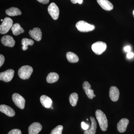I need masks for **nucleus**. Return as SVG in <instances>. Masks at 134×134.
<instances>
[{
	"mask_svg": "<svg viewBox=\"0 0 134 134\" xmlns=\"http://www.w3.org/2000/svg\"><path fill=\"white\" fill-rule=\"evenodd\" d=\"M96 116L100 129L103 131H106L108 128V122L105 114L101 110H98L96 111Z\"/></svg>",
	"mask_w": 134,
	"mask_h": 134,
	"instance_id": "obj_1",
	"label": "nucleus"
},
{
	"mask_svg": "<svg viewBox=\"0 0 134 134\" xmlns=\"http://www.w3.org/2000/svg\"><path fill=\"white\" fill-rule=\"evenodd\" d=\"M33 72L32 67L29 65L23 66L19 68L18 75L20 78L25 80L29 79Z\"/></svg>",
	"mask_w": 134,
	"mask_h": 134,
	"instance_id": "obj_2",
	"label": "nucleus"
},
{
	"mask_svg": "<svg viewBox=\"0 0 134 134\" xmlns=\"http://www.w3.org/2000/svg\"><path fill=\"white\" fill-rule=\"evenodd\" d=\"M76 26L77 30L81 32L92 31L95 28L94 25L89 24L83 21H80L77 22L76 24Z\"/></svg>",
	"mask_w": 134,
	"mask_h": 134,
	"instance_id": "obj_3",
	"label": "nucleus"
},
{
	"mask_svg": "<svg viewBox=\"0 0 134 134\" xmlns=\"http://www.w3.org/2000/svg\"><path fill=\"white\" fill-rule=\"evenodd\" d=\"M13 21L9 17L5 18L0 26V32L4 34L7 33L12 28L13 24Z\"/></svg>",
	"mask_w": 134,
	"mask_h": 134,
	"instance_id": "obj_4",
	"label": "nucleus"
},
{
	"mask_svg": "<svg viewBox=\"0 0 134 134\" xmlns=\"http://www.w3.org/2000/svg\"><path fill=\"white\" fill-rule=\"evenodd\" d=\"M106 48V44L103 41H98L92 46V51L97 55L101 54L105 51Z\"/></svg>",
	"mask_w": 134,
	"mask_h": 134,
	"instance_id": "obj_5",
	"label": "nucleus"
},
{
	"mask_svg": "<svg viewBox=\"0 0 134 134\" xmlns=\"http://www.w3.org/2000/svg\"><path fill=\"white\" fill-rule=\"evenodd\" d=\"M12 99L15 105L18 108L21 109H24L25 100L20 94L16 93H14L12 95Z\"/></svg>",
	"mask_w": 134,
	"mask_h": 134,
	"instance_id": "obj_6",
	"label": "nucleus"
},
{
	"mask_svg": "<svg viewBox=\"0 0 134 134\" xmlns=\"http://www.w3.org/2000/svg\"><path fill=\"white\" fill-rule=\"evenodd\" d=\"M48 11L53 19L57 20L59 18V10L58 7L54 3H52L48 6Z\"/></svg>",
	"mask_w": 134,
	"mask_h": 134,
	"instance_id": "obj_7",
	"label": "nucleus"
},
{
	"mask_svg": "<svg viewBox=\"0 0 134 134\" xmlns=\"http://www.w3.org/2000/svg\"><path fill=\"white\" fill-rule=\"evenodd\" d=\"M14 71L12 69H9L1 72L0 74V80L6 82H9L12 80L14 75Z\"/></svg>",
	"mask_w": 134,
	"mask_h": 134,
	"instance_id": "obj_8",
	"label": "nucleus"
},
{
	"mask_svg": "<svg viewBox=\"0 0 134 134\" xmlns=\"http://www.w3.org/2000/svg\"><path fill=\"white\" fill-rule=\"evenodd\" d=\"M83 88L88 98L92 99L93 97H96V95L94 94V91L92 89H91V86L88 82H84L83 84Z\"/></svg>",
	"mask_w": 134,
	"mask_h": 134,
	"instance_id": "obj_9",
	"label": "nucleus"
},
{
	"mask_svg": "<svg viewBox=\"0 0 134 134\" xmlns=\"http://www.w3.org/2000/svg\"><path fill=\"white\" fill-rule=\"evenodd\" d=\"M120 92L119 89L115 86L110 87L109 91V96L111 100L113 102L117 101L119 97Z\"/></svg>",
	"mask_w": 134,
	"mask_h": 134,
	"instance_id": "obj_10",
	"label": "nucleus"
},
{
	"mask_svg": "<svg viewBox=\"0 0 134 134\" xmlns=\"http://www.w3.org/2000/svg\"><path fill=\"white\" fill-rule=\"evenodd\" d=\"M1 42L3 45L5 46L12 47L14 46L15 41L12 36L9 35H6L3 36L1 38Z\"/></svg>",
	"mask_w": 134,
	"mask_h": 134,
	"instance_id": "obj_11",
	"label": "nucleus"
},
{
	"mask_svg": "<svg viewBox=\"0 0 134 134\" xmlns=\"http://www.w3.org/2000/svg\"><path fill=\"white\" fill-rule=\"evenodd\" d=\"M30 36L36 41H39L42 38V32L38 28H34L32 30H30L29 32Z\"/></svg>",
	"mask_w": 134,
	"mask_h": 134,
	"instance_id": "obj_12",
	"label": "nucleus"
},
{
	"mask_svg": "<svg viewBox=\"0 0 134 134\" xmlns=\"http://www.w3.org/2000/svg\"><path fill=\"white\" fill-rule=\"evenodd\" d=\"M42 126L40 123L34 122L30 125L29 128V134H38L42 130Z\"/></svg>",
	"mask_w": 134,
	"mask_h": 134,
	"instance_id": "obj_13",
	"label": "nucleus"
},
{
	"mask_svg": "<svg viewBox=\"0 0 134 134\" xmlns=\"http://www.w3.org/2000/svg\"><path fill=\"white\" fill-rule=\"evenodd\" d=\"M129 123L128 119L123 118L119 121L117 125V129L120 133H123L126 131L127 127Z\"/></svg>",
	"mask_w": 134,
	"mask_h": 134,
	"instance_id": "obj_14",
	"label": "nucleus"
},
{
	"mask_svg": "<svg viewBox=\"0 0 134 134\" xmlns=\"http://www.w3.org/2000/svg\"><path fill=\"white\" fill-rule=\"evenodd\" d=\"M0 111L9 117H13L15 114L14 110L11 107L6 105H0Z\"/></svg>",
	"mask_w": 134,
	"mask_h": 134,
	"instance_id": "obj_15",
	"label": "nucleus"
},
{
	"mask_svg": "<svg viewBox=\"0 0 134 134\" xmlns=\"http://www.w3.org/2000/svg\"><path fill=\"white\" fill-rule=\"evenodd\" d=\"M98 3L103 9L107 11H110L113 9L112 3L108 0H97Z\"/></svg>",
	"mask_w": 134,
	"mask_h": 134,
	"instance_id": "obj_16",
	"label": "nucleus"
},
{
	"mask_svg": "<svg viewBox=\"0 0 134 134\" xmlns=\"http://www.w3.org/2000/svg\"><path fill=\"white\" fill-rule=\"evenodd\" d=\"M40 101L41 104L45 108H49L52 107L53 101L48 96L43 95L40 97Z\"/></svg>",
	"mask_w": 134,
	"mask_h": 134,
	"instance_id": "obj_17",
	"label": "nucleus"
},
{
	"mask_svg": "<svg viewBox=\"0 0 134 134\" xmlns=\"http://www.w3.org/2000/svg\"><path fill=\"white\" fill-rule=\"evenodd\" d=\"M90 119L91 121V127L90 129L85 130L84 132V134H96L97 127V122L94 117H91Z\"/></svg>",
	"mask_w": 134,
	"mask_h": 134,
	"instance_id": "obj_18",
	"label": "nucleus"
},
{
	"mask_svg": "<svg viewBox=\"0 0 134 134\" xmlns=\"http://www.w3.org/2000/svg\"><path fill=\"white\" fill-rule=\"evenodd\" d=\"M59 75L55 72H51L47 75L46 78L47 82L48 83H53L58 81Z\"/></svg>",
	"mask_w": 134,
	"mask_h": 134,
	"instance_id": "obj_19",
	"label": "nucleus"
},
{
	"mask_svg": "<svg viewBox=\"0 0 134 134\" xmlns=\"http://www.w3.org/2000/svg\"><path fill=\"white\" fill-rule=\"evenodd\" d=\"M11 30L13 34L15 36H18L21 34L24 33V30L18 23H15L13 24V26L11 28Z\"/></svg>",
	"mask_w": 134,
	"mask_h": 134,
	"instance_id": "obj_20",
	"label": "nucleus"
},
{
	"mask_svg": "<svg viewBox=\"0 0 134 134\" xmlns=\"http://www.w3.org/2000/svg\"><path fill=\"white\" fill-rule=\"evenodd\" d=\"M6 13L10 16H15L21 14L22 13L20 10L18 8L12 7L6 10Z\"/></svg>",
	"mask_w": 134,
	"mask_h": 134,
	"instance_id": "obj_21",
	"label": "nucleus"
},
{
	"mask_svg": "<svg viewBox=\"0 0 134 134\" xmlns=\"http://www.w3.org/2000/svg\"><path fill=\"white\" fill-rule=\"evenodd\" d=\"M66 56L68 61L71 63H75L78 62L79 61V58L77 55L72 52L67 53Z\"/></svg>",
	"mask_w": 134,
	"mask_h": 134,
	"instance_id": "obj_22",
	"label": "nucleus"
},
{
	"mask_svg": "<svg viewBox=\"0 0 134 134\" xmlns=\"http://www.w3.org/2000/svg\"><path fill=\"white\" fill-rule=\"evenodd\" d=\"M21 43L23 45L22 49L23 50H26L28 49V46L33 45L34 44V41L31 39L24 38L22 40Z\"/></svg>",
	"mask_w": 134,
	"mask_h": 134,
	"instance_id": "obj_23",
	"label": "nucleus"
},
{
	"mask_svg": "<svg viewBox=\"0 0 134 134\" xmlns=\"http://www.w3.org/2000/svg\"><path fill=\"white\" fill-rule=\"evenodd\" d=\"M69 99L71 105L73 107L75 106L78 99V94L75 92L72 93L70 96Z\"/></svg>",
	"mask_w": 134,
	"mask_h": 134,
	"instance_id": "obj_24",
	"label": "nucleus"
},
{
	"mask_svg": "<svg viewBox=\"0 0 134 134\" xmlns=\"http://www.w3.org/2000/svg\"><path fill=\"white\" fill-rule=\"evenodd\" d=\"M63 127L62 125H58L52 130L50 134H62Z\"/></svg>",
	"mask_w": 134,
	"mask_h": 134,
	"instance_id": "obj_25",
	"label": "nucleus"
},
{
	"mask_svg": "<svg viewBox=\"0 0 134 134\" xmlns=\"http://www.w3.org/2000/svg\"><path fill=\"white\" fill-rule=\"evenodd\" d=\"M8 134H22V133L19 129H14L9 131Z\"/></svg>",
	"mask_w": 134,
	"mask_h": 134,
	"instance_id": "obj_26",
	"label": "nucleus"
},
{
	"mask_svg": "<svg viewBox=\"0 0 134 134\" xmlns=\"http://www.w3.org/2000/svg\"><path fill=\"white\" fill-rule=\"evenodd\" d=\"M81 126L82 129L85 130H88L89 127H90L89 125L86 124L84 122H81Z\"/></svg>",
	"mask_w": 134,
	"mask_h": 134,
	"instance_id": "obj_27",
	"label": "nucleus"
},
{
	"mask_svg": "<svg viewBox=\"0 0 134 134\" xmlns=\"http://www.w3.org/2000/svg\"><path fill=\"white\" fill-rule=\"evenodd\" d=\"M5 60L4 56L2 54L0 55V67H1L3 65Z\"/></svg>",
	"mask_w": 134,
	"mask_h": 134,
	"instance_id": "obj_28",
	"label": "nucleus"
},
{
	"mask_svg": "<svg viewBox=\"0 0 134 134\" xmlns=\"http://www.w3.org/2000/svg\"><path fill=\"white\" fill-rule=\"evenodd\" d=\"M134 54L133 53L130 52L128 53L127 54V58L128 59H131L133 57Z\"/></svg>",
	"mask_w": 134,
	"mask_h": 134,
	"instance_id": "obj_29",
	"label": "nucleus"
},
{
	"mask_svg": "<svg viewBox=\"0 0 134 134\" xmlns=\"http://www.w3.org/2000/svg\"><path fill=\"white\" fill-rule=\"evenodd\" d=\"M38 2L43 3V4H47L49 2V0H37Z\"/></svg>",
	"mask_w": 134,
	"mask_h": 134,
	"instance_id": "obj_30",
	"label": "nucleus"
},
{
	"mask_svg": "<svg viewBox=\"0 0 134 134\" xmlns=\"http://www.w3.org/2000/svg\"><path fill=\"white\" fill-rule=\"evenodd\" d=\"M131 47L130 46H127L124 48V50L126 52L129 53L131 51Z\"/></svg>",
	"mask_w": 134,
	"mask_h": 134,
	"instance_id": "obj_31",
	"label": "nucleus"
},
{
	"mask_svg": "<svg viewBox=\"0 0 134 134\" xmlns=\"http://www.w3.org/2000/svg\"><path fill=\"white\" fill-rule=\"evenodd\" d=\"M71 2L74 4H76L77 3V0H70Z\"/></svg>",
	"mask_w": 134,
	"mask_h": 134,
	"instance_id": "obj_32",
	"label": "nucleus"
},
{
	"mask_svg": "<svg viewBox=\"0 0 134 134\" xmlns=\"http://www.w3.org/2000/svg\"><path fill=\"white\" fill-rule=\"evenodd\" d=\"M83 1V0H77V3H79V4H81L82 3Z\"/></svg>",
	"mask_w": 134,
	"mask_h": 134,
	"instance_id": "obj_33",
	"label": "nucleus"
},
{
	"mask_svg": "<svg viewBox=\"0 0 134 134\" xmlns=\"http://www.w3.org/2000/svg\"><path fill=\"white\" fill-rule=\"evenodd\" d=\"M133 16H134V10H133Z\"/></svg>",
	"mask_w": 134,
	"mask_h": 134,
	"instance_id": "obj_34",
	"label": "nucleus"
},
{
	"mask_svg": "<svg viewBox=\"0 0 134 134\" xmlns=\"http://www.w3.org/2000/svg\"><path fill=\"white\" fill-rule=\"evenodd\" d=\"M3 19H1V21L3 22Z\"/></svg>",
	"mask_w": 134,
	"mask_h": 134,
	"instance_id": "obj_35",
	"label": "nucleus"
},
{
	"mask_svg": "<svg viewBox=\"0 0 134 134\" xmlns=\"http://www.w3.org/2000/svg\"><path fill=\"white\" fill-rule=\"evenodd\" d=\"M86 120H88V119H86Z\"/></svg>",
	"mask_w": 134,
	"mask_h": 134,
	"instance_id": "obj_36",
	"label": "nucleus"
}]
</instances>
